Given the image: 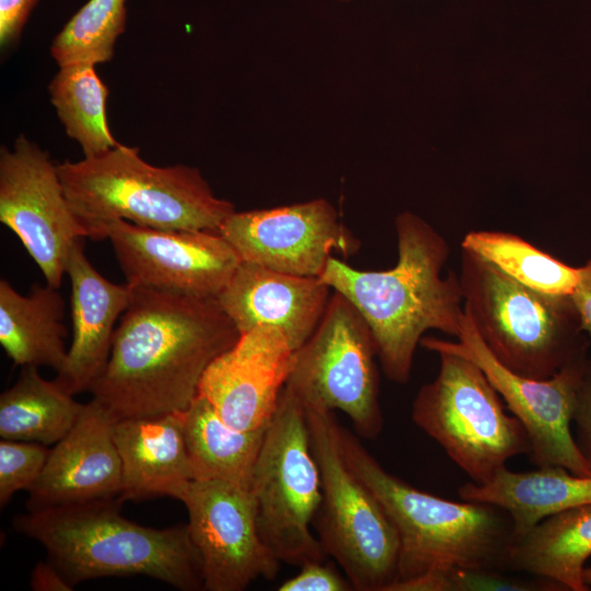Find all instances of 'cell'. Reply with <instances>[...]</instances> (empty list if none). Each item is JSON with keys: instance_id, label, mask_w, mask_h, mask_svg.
<instances>
[{"instance_id": "cell-1", "label": "cell", "mask_w": 591, "mask_h": 591, "mask_svg": "<svg viewBox=\"0 0 591 591\" xmlns=\"http://www.w3.org/2000/svg\"><path fill=\"white\" fill-rule=\"evenodd\" d=\"M240 335L217 298L134 289L89 391L116 420L184 412L207 368Z\"/></svg>"}, {"instance_id": "cell-2", "label": "cell", "mask_w": 591, "mask_h": 591, "mask_svg": "<svg viewBox=\"0 0 591 591\" xmlns=\"http://www.w3.org/2000/svg\"><path fill=\"white\" fill-rule=\"evenodd\" d=\"M397 262L387 270H360L332 256L318 277L346 297L368 323L385 376L409 381L414 355L429 329L457 338L464 320L460 278L442 269L447 240L410 211L395 218Z\"/></svg>"}, {"instance_id": "cell-3", "label": "cell", "mask_w": 591, "mask_h": 591, "mask_svg": "<svg viewBox=\"0 0 591 591\" xmlns=\"http://www.w3.org/2000/svg\"><path fill=\"white\" fill-rule=\"evenodd\" d=\"M343 456L371 489L399 540L397 576L389 591H439L454 569L507 570L512 523L487 503L453 501L409 485L387 472L349 430L336 425ZM508 571V570H507Z\"/></svg>"}, {"instance_id": "cell-4", "label": "cell", "mask_w": 591, "mask_h": 591, "mask_svg": "<svg viewBox=\"0 0 591 591\" xmlns=\"http://www.w3.org/2000/svg\"><path fill=\"white\" fill-rule=\"evenodd\" d=\"M118 499L18 514L20 534L38 542L71 586L141 575L181 591L204 589L202 564L187 524L153 529L121 515Z\"/></svg>"}, {"instance_id": "cell-5", "label": "cell", "mask_w": 591, "mask_h": 591, "mask_svg": "<svg viewBox=\"0 0 591 591\" xmlns=\"http://www.w3.org/2000/svg\"><path fill=\"white\" fill-rule=\"evenodd\" d=\"M65 195L88 237L106 221L126 220L170 231L218 232L235 211L217 197L200 171L175 164L154 166L139 149L118 143L92 158L57 163Z\"/></svg>"}, {"instance_id": "cell-6", "label": "cell", "mask_w": 591, "mask_h": 591, "mask_svg": "<svg viewBox=\"0 0 591 591\" xmlns=\"http://www.w3.org/2000/svg\"><path fill=\"white\" fill-rule=\"evenodd\" d=\"M460 258L464 312L503 367L545 380L588 356L589 340L571 296L529 288L470 250L461 247Z\"/></svg>"}, {"instance_id": "cell-7", "label": "cell", "mask_w": 591, "mask_h": 591, "mask_svg": "<svg viewBox=\"0 0 591 591\" xmlns=\"http://www.w3.org/2000/svg\"><path fill=\"white\" fill-rule=\"evenodd\" d=\"M304 407L322 483L313 522L317 538L354 590L389 591L397 576V531L380 500L345 461L334 412Z\"/></svg>"}, {"instance_id": "cell-8", "label": "cell", "mask_w": 591, "mask_h": 591, "mask_svg": "<svg viewBox=\"0 0 591 591\" xmlns=\"http://www.w3.org/2000/svg\"><path fill=\"white\" fill-rule=\"evenodd\" d=\"M436 354L438 374L418 390L412 419L473 483L484 484L509 460L529 454L528 432L507 414L503 399L475 362L447 350Z\"/></svg>"}, {"instance_id": "cell-9", "label": "cell", "mask_w": 591, "mask_h": 591, "mask_svg": "<svg viewBox=\"0 0 591 591\" xmlns=\"http://www.w3.org/2000/svg\"><path fill=\"white\" fill-rule=\"evenodd\" d=\"M250 489L259 536L280 563L301 567L325 560L311 530L322 501L321 474L305 407L287 386L266 429Z\"/></svg>"}, {"instance_id": "cell-10", "label": "cell", "mask_w": 591, "mask_h": 591, "mask_svg": "<svg viewBox=\"0 0 591 591\" xmlns=\"http://www.w3.org/2000/svg\"><path fill=\"white\" fill-rule=\"evenodd\" d=\"M376 359L368 323L334 291L317 327L293 352L285 386L304 405L344 413L360 437L373 440L384 422Z\"/></svg>"}, {"instance_id": "cell-11", "label": "cell", "mask_w": 591, "mask_h": 591, "mask_svg": "<svg viewBox=\"0 0 591 591\" xmlns=\"http://www.w3.org/2000/svg\"><path fill=\"white\" fill-rule=\"evenodd\" d=\"M456 339L422 337L420 346L433 352L457 354L484 371L507 408L524 426L530 440L528 456L536 467L558 465L576 475L591 476V464L571 431L577 391L589 356L572 361L548 379L534 380L515 374L498 362L466 313Z\"/></svg>"}, {"instance_id": "cell-12", "label": "cell", "mask_w": 591, "mask_h": 591, "mask_svg": "<svg viewBox=\"0 0 591 591\" xmlns=\"http://www.w3.org/2000/svg\"><path fill=\"white\" fill-rule=\"evenodd\" d=\"M0 221L16 234L43 273L59 288L73 244L88 232L68 201L57 163L20 135L0 148Z\"/></svg>"}, {"instance_id": "cell-13", "label": "cell", "mask_w": 591, "mask_h": 591, "mask_svg": "<svg viewBox=\"0 0 591 591\" xmlns=\"http://www.w3.org/2000/svg\"><path fill=\"white\" fill-rule=\"evenodd\" d=\"M104 239L134 289L217 298L241 264L219 232L159 230L117 219L97 229L95 240Z\"/></svg>"}, {"instance_id": "cell-14", "label": "cell", "mask_w": 591, "mask_h": 591, "mask_svg": "<svg viewBox=\"0 0 591 591\" xmlns=\"http://www.w3.org/2000/svg\"><path fill=\"white\" fill-rule=\"evenodd\" d=\"M189 535L202 564L204 590L243 591L274 579L280 561L263 543L253 494L232 483L194 479L181 496Z\"/></svg>"}, {"instance_id": "cell-15", "label": "cell", "mask_w": 591, "mask_h": 591, "mask_svg": "<svg viewBox=\"0 0 591 591\" xmlns=\"http://www.w3.org/2000/svg\"><path fill=\"white\" fill-rule=\"evenodd\" d=\"M218 232L241 262L305 277H320L334 251L348 257L360 248L358 237L324 198L234 211Z\"/></svg>"}, {"instance_id": "cell-16", "label": "cell", "mask_w": 591, "mask_h": 591, "mask_svg": "<svg viewBox=\"0 0 591 591\" xmlns=\"http://www.w3.org/2000/svg\"><path fill=\"white\" fill-rule=\"evenodd\" d=\"M293 352L277 328L254 327L210 363L198 394L234 429L267 427L277 410Z\"/></svg>"}, {"instance_id": "cell-17", "label": "cell", "mask_w": 591, "mask_h": 591, "mask_svg": "<svg viewBox=\"0 0 591 591\" xmlns=\"http://www.w3.org/2000/svg\"><path fill=\"white\" fill-rule=\"evenodd\" d=\"M116 418L95 398L85 403L27 490V510L118 499L123 467L114 439Z\"/></svg>"}, {"instance_id": "cell-18", "label": "cell", "mask_w": 591, "mask_h": 591, "mask_svg": "<svg viewBox=\"0 0 591 591\" xmlns=\"http://www.w3.org/2000/svg\"><path fill=\"white\" fill-rule=\"evenodd\" d=\"M329 289L318 277L241 262L217 300L240 334L270 326L280 331L296 351L321 322L332 296Z\"/></svg>"}, {"instance_id": "cell-19", "label": "cell", "mask_w": 591, "mask_h": 591, "mask_svg": "<svg viewBox=\"0 0 591 591\" xmlns=\"http://www.w3.org/2000/svg\"><path fill=\"white\" fill-rule=\"evenodd\" d=\"M66 274L71 281L73 337L65 368L55 380L74 395L89 391L103 372L115 323L129 306L134 289L107 280L95 269L84 253V239L71 247Z\"/></svg>"}, {"instance_id": "cell-20", "label": "cell", "mask_w": 591, "mask_h": 591, "mask_svg": "<svg viewBox=\"0 0 591 591\" xmlns=\"http://www.w3.org/2000/svg\"><path fill=\"white\" fill-rule=\"evenodd\" d=\"M184 412L115 421L114 439L123 467L119 501L157 496L179 500L195 479L184 437Z\"/></svg>"}, {"instance_id": "cell-21", "label": "cell", "mask_w": 591, "mask_h": 591, "mask_svg": "<svg viewBox=\"0 0 591 591\" xmlns=\"http://www.w3.org/2000/svg\"><path fill=\"white\" fill-rule=\"evenodd\" d=\"M462 500L482 502L503 510L512 523V543L544 519L591 505V476H580L558 465L513 472L503 467L484 484L459 487Z\"/></svg>"}, {"instance_id": "cell-22", "label": "cell", "mask_w": 591, "mask_h": 591, "mask_svg": "<svg viewBox=\"0 0 591 591\" xmlns=\"http://www.w3.org/2000/svg\"><path fill=\"white\" fill-rule=\"evenodd\" d=\"M63 317L58 288L34 285L21 294L0 280V344L14 364L49 367L60 373L68 355Z\"/></svg>"}, {"instance_id": "cell-23", "label": "cell", "mask_w": 591, "mask_h": 591, "mask_svg": "<svg viewBox=\"0 0 591 591\" xmlns=\"http://www.w3.org/2000/svg\"><path fill=\"white\" fill-rule=\"evenodd\" d=\"M590 556L591 505H586L544 519L513 542L507 570L553 580L565 590L589 591L583 570Z\"/></svg>"}, {"instance_id": "cell-24", "label": "cell", "mask_w": 591, "mask_h": 591, "mask_svg": "<svg viewBox=\"0 0 591 591\" xmlns=\"http://www.w3.org/2000/svg\"><path fill=\"white\" fill-rule=\"evenodd\" d=\"M267 427L234 429L197 394L184 412V437L195 479H218L250 488Z\"/></svg>"}, {"instance_id": "cell-25", "label": "cell", "mask_w": 591, "mask_h": 591, "mask_svg": "<svg viewBox=\"0 0 591 591\" xmlns=\"http://www.w3.org/2000/svg\"><path fill=\"white\" fill-rule=\"evenodd\" d=\"M84 404L37 367H22L16 381L0 395V437L7 440L57 443L78 420Z\"/></svg>"}, {"instance_id": "cell-26", "label": "cell", "mask_w": 591, "mask_h": 591, "mask_svg": "<svg viewBox=\"0 0 591 591\" xmlns=\"http://www.w3.org/2000/svg\"><path fill=\"white\" fill-rule=\"evenodd\" d=\"M94 67L86 63L59 67L48 85L50 102L66 132L79 143L84 158L100 155L119 143L106 118L109 92Z\"/></svg>"}, {"instance_id": "cell-27", "label": "cell", "mask_w": 591, "mask_h": 591, "mask_svg": "<svg viewBox=\"0 0 591 591\" xmlns=\"http://www.w3.org/2000/svg\"><path fill=\"white\" fill-rule=\"evenodd\" d=\"M461 247L484 257L502 273L534 290L571 296L579 267L570 266L521 236L503 231L473 230Z\"/></svg>"}, {"instance_id": "cell-28", "label": "cell", "mask_w": 591, "mask_h": 591, "mask_svg": "<svg viewBox=\"0 0 591 591\" xmlns=\"http://www.w3.org/2000/svg\"><path fill=\"white\" fill-rule=\"evenodd\" d=\"M126 18V0H89L55 36L51 57L59 67L111 60Z\"/></svg>"}, {"instance_id": "cell-29", "label": "cell", "mask_w": 591, "mask_h": 591, "mask_svg": "<svg viewBox=\"0 0 591 591\" xmlns=\"http://www.w3.org/2000/svg\"><path fill=\"white\" fill-rule=\"evenodd\" d=\"M36 442L1 439L0 506L3 508L19 490H28L40 475L49 449Z\"/></svg>"}, {"instance_id": "cell-30", "label": "cell", "mask_w": 591, "mask_h": 591, "mask_svg": "<svg viewBox=\"0 0 591 591\" xmlns=\"http://www.w3.org/2000/svg\"><path fill=\"white\" fill-rule=\"evenodd\" d=\"M500 569H454L442 577L440 591H559V583Z\"/></svg>"}, {"instance_id": "cell-31", "label": "cell", "mask_w": 591, "mask_h": 591, "mask_svg": "<svg viewBox=\"0 0 591 591\" xmlns=\"http://www.w3.org/2000/svg\"><path fill=\"white\" fill-rule=\"evenodd\" d=\"M354 587L349 579L341 576L331 564L311 561L301 566V570L285 580L278 591H350Z\"/></svg>"}, {"instance_id": "cell-32", "label": "cell", "mask_w": 591, "mask_h": 591, "mask_svg": "<svg viewBox=\"0 0 591 591\" xmlns=\"http://www.w3.org/2000/svg\"><path fill=\"white\" fill-rule=\"evenodd\" d=\"M572 424L576 443L591 464V357L587 359L577 391Z\"/></svg>"}, {"instance_id": "cell-33", "label": "cell", "mask_w": 591, "mask_h": 591, "mask_svg": "<svg viewBox=\"0 0 591 591\" xmlns=\"http://www.w3.org/2000/svg\"><path fill=\"white\" fill-rule=\"evenodd\" d=\"M38 0H0V47L12 48L22 35L34 7Z\"/></svg>"}, {"instance_id": "cell-34", "label": "cell", "mask_w": 591, "mask_h": 591, "mask_svg": "<svg viewBox=\"0 0 591 591\" xmlns=\"http://www.w3.org/2000/svg\"><path fill=\"white\" fill-rule=\"evenodd\" d=\"M30 587L34 591H71L74 588L49 559L34 566Z\"/></svg>"}, {"instance_id": "cell-35", "label": "cell", "mask_w": 591, "mask_h": 591, "mask_svg": "<svg viewBox=\"0 0 591 591\" xmlns=\"http://www.w3.org/2000/svg\"><path fill=\"white\" fill-rule=\"evenodd\" d=\"M571 298L580 316L583 331L591 335V255L579 267L578 282Z\"/></svg>"}, {"instance_id": "cell-36", "label": "cell", "mask_w": 591, "mask_h": 591, "mask_svg": "<svg viewBox=\"0 0 591 591\" xmlns=\"http://www.w3.org/2000/svg\"><path fill=\"white\" fill-rule=\"evenodd\" d=\"M583 580L584 582L591 587V567H586L583 570Z\"/></svg>"}, {"instance_id": "cell-37", "label": "cell", "mask_w": 591, "mask_h": 591, "mask_svg": "<svg viewBox=\"0 0 591 591\" xmlns=\"http://www.w3.org/2000/svg\"><path fill=\"white\" fill-rule=\"evenodd\" d=\"M338 1L348 2V1H350V0H338Z\"/></svg>"}]
</instances>
